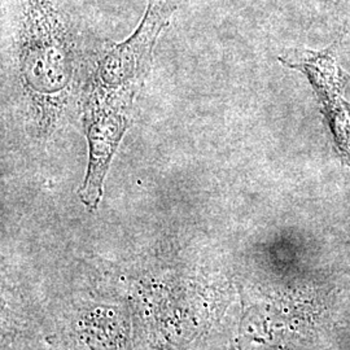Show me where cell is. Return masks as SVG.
<instances>
[{"label": "cell", "mask_w": 350, "mask_h": 350, "mask_svg": "<svg viewBox=\"0 0 350 350\" xmlns=\"http://www.w3.org/2000/svg\"><path fill=\"white\" fill-rule=\"evenodd\" d=\"M20 56L23 83L36 121L47 129L62 111L73 73L68 30L49 0H27Z\"/></svg>", "instance_id": "7a4b0ae2"}, {"label": "cell", "mask_w": 350, "mask_h": 350, "mask_svg": "<svg viewBox=\"0 0 350 350\" xmlns=\"http://www.w3.org/2000/svg\"><path fill=\"white\" fill-rule=\"evenodd\" d=\"M135 33L101 53L83 96V125L88 134L121 140L130 112L152 65V53L163 27L182 0H147Z\"/></svg>", "instance_id": "6da1fadb"}, {"label": "cell", "mask_w": 350, "mask_h": 350, "mask_svg": "<svg viewBox=\"0 0 350 350\" xmlns=\"http://www.w3.org/2000/svg\"><path fill=\"white\" fill-rule=\"evenodd\" d=\"M283 64L289 68L299 69L309 77L322 103L338 152L350 165V111L341 95L340 78L334 57L329 52H308V56L301 62L291 63L286 60Z\"/></svg>", "instance_id": "3957f363"}]
</instances>
